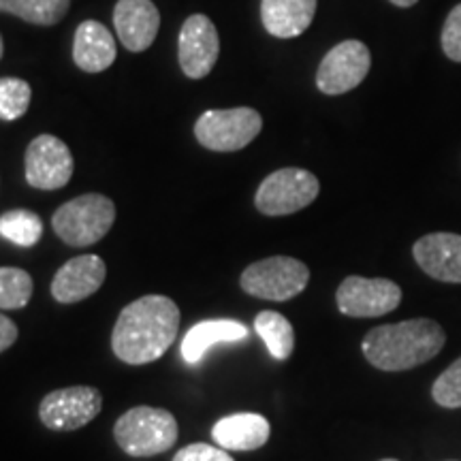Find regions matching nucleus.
<instances>
[{
	"label": "nucleus",
	"mask_w": 461,
	"mask_h": 461,
	"mask_svg": "<svg viewBox=\"0 0 461 461\" xmlns=\"http://www.w3.org/2000/svg\"><path fill=\"white\" fill-rule=\"evenodd\" d=\"M31 274L20 267H0V310H22L32 297Z\"/></svg>",
	"instance_id": "nucleus-23"
},
{
	"label": "nucleus",
	"mask_w": 461,
	"mask_h": 461,
	"mask_svg": "<svg viewBox=\"0 0 461 461\" xmlns=\"http://www.w3.org/2000/svg\"><path fill=\"white\" fill-rule=\"evenodd\" d=\"M115 50L113 34L101 22L86 20L77 26L73 39V60L86 73H103L113 65Z\"/></svg>",
	"instance_id": "nucleus-17"
},
{
	"label": "nucleus",
	"mask_w": 461,
	"mask_h": 461,
	"mask_svg": "<svg viewBox=\"0 0 461 461\" xmlns=\"http://www.w3.org/2000/svg\"><path fill=\"white\" fill-rule=\"evenodd\" d=\"M3 51H5V43H3V37H0V58H3Z\"/></svg>",
	"instance_id": "nucleus-30"
},
{
	"label": "nucleus",
	"mask_w": 461,
	"mask_h": 461,
	"mask_svg": "<svg viewBox=\"0 0 461 461\" xmlns=\"http://www.w3.org/2000/svg\"><path fill=\"white\" fill-rule=\"evenodd\" d=\"M319 193L321 184L314 173L285 167L269 173L261 182L255 194V205L265 216H288L314 203Z\"/></svg>",
	"instance_id": "nucleus-7"
},
{
	"label": "nucleus",
	"mask_w": 461,
	"mask_h": 461,
	"mask_svg": "<svg viewBox=\"0 0 461 461\" xmlns=\"http://www.w3.org/2000/svg\"><path fill=\"white\" fill-rule=\"evenodd\" d=\"M440 43L448 60L461 65V3L455 5L451 14L447 15V22L440 32Z\"/></svg>",
	"instance_id": "nucleus-26"
},
{
	"label": "nucleus",
	"mask_w": 461,
	"mask_h": 461,
	"mask_svg": "<svg viewBox=\"0 0 461 461\" xmlns=\"http://www.w3.org/2000/svg\"><path fill=\"white\" fill-rule=\"evenodd\" d=\"M383 461H397V459H383Z\"/></svg>",
	"instance_id": "nucleus-31"
},
{
	"label": "nucleus",
	"mask_w": 461,
	"mask_h": 461,
	"mask_svg": "<svg viewBox=\"0 0 461 461\" xmlns=\"http://www.w3.org/2000/svg\"><path fill=\"white\" fill-rule=\"evenodd\" d=\"M113 26L129 51H143L157 39L160 14L152 0H118L113 9Z\"/></svg>",
	"instance_id": "nucleus-15"
},
{
	"label": "nucleus",
	"mask_w": 461,
	"mask_h": 461,
	"mask_svg": "<svg viewBox=\"0 0 461 461\" xmlns=\"http://www.w3.org/2000/svg\"><path fill=\"white\" fill-rule=\"evenodd\" d=\"M107 276V265L96 255H82L67 261L51 280V295L58 303H77L95 295Z\"/></svg>",
	"instance_id": "nucleus-13"
},
{
	"label": "nucleus",
	"mask_w": 461,
	"mask_h": 461,
	"mask_svg": "<svg viewBox=\"0 0 461 461\" xmlns=\"http://www.w3.org/2000/svg\"><path fill=\"white\" fill-rule=\"evenodd\" d=\"M43 235V221L31 210H11L0 216V238L20 248H32Z\"/></svg>",
	"instance_id": "nucleus-22"
},
{
	"label": "nucleus",
	"mask_w": 461,
	"mask_h": 461,
	"mask_svg": "<svg viewBox=\"0 0 461 461\" xmlns=\"http://www.w3.org/2000/svg\"><path fill=\"white\" fill-rule=\"evenodd\" d=\"M250 336L248 327L240 321L230 319H214V321H201L194 327H190L186 336L182 339L180 353L184 361L194 366L203 359V355L212 348L214 344L224 342H241Z\"/></svg>",
	"instance_id": "nucleus-19"
},
{
	"label": "nucleus",
	"mask_w": 461,
	"mask_h": 461,
	"mask_svg": "<svg viewBox=\"0 0 461 461\" xmlns=\"http://www.w3.org/2000/svg\"><path fill=\"white\" fill-rule=\"evenodd\" d=\"M310 282L308 265L293 257H269L248 265L240 285L248 295L267 302H288L305 291Z\"/></svg>",
	"instance_id": "nucleus-6"
},
{
	"label": "nucleus",
	"mask_w": 461,
	"mask_h": 461,
	"mask_svg": "<svg viewBox=\"0 0 461 461\" xmlns=\"http://www.w3.org/2000/svg\"><path fill=\"white\" fill-rule=\"evenodd\" d=\"M339 312L353 319H376L400 305L402 288L387 278H361L348 276L336 293Z\"/></svg>",
	"instance_id": "nucleus-9"
},
{
	"label": "nucleus",
	"mask_w": 461,
	"mask_h": 461,
	"mask_svg": "<svg viewBox=\"0 0 461 461\" xmlns=\"http://www.w3.org/2000/svg\"><path fill=\"white\" fill-rule=\"evenodd\" d=\"M113 201L105 194L88 193L58 207L51 218V227L67 246L86 248L105 238L113 227Z\"/></svg>",
	"instance_id": "nucleus-4"
},
{
	"label": "nucleus",
	"mask_w": 461,
	"mask_h": 461,
	"mask_svg": "<svg viewBox=\"0 0 461 461\" xmlns=\"http://www.w3.org/2000/svg\"><path fill=\"white\" fill-rule=\"evenodd\" d=\"M32 99L31 84L17 77H0V120H20Z\"/></svg>",
	"instance_id": "nucleus-24"
},
{
	"label": "nucleus",
	"mask_w": 461,
	"mask_h": 461,
	"mask_svg": "<svg viewBox=\"0 0 461 461\" xmlns=\"http://www.w3.org/2000/svg\"><path fill=\"white\" fill-rule=\"evenodd\" d=\"M263 129V118L252 107L210 109L199 115L194 137L212 152H238L250 146Z\"/></svg>",
	"instance_id": "nucleus-5"
},
{
	"label": "nucleus",
	"mask_w": 461,
	"mask_h": 461,
	"mask_svg": "<svg viewBox=\"0 0 461 461\" xmlns=\"http://www.w3.org/2000/svg\"><path fill=\"white\" fill-rule=\"evenodd\" d=\"M272 425L263 414L238 412L218 419L212 428V438L224 451H257L267 445Z\"/></svg>",
	"instance_id": "nucleus-16"
},
{
	"label": "nucleus",
	"mask_w": 461,
	"mask_h": 461,
	"mask_svg": "<svg viewBox=\"0 0 461 461\" xmlns=\"http://www.w3.org/2000/svg\"><path fill=\"white\" fill-rule=\"evenodd\" d=\"M389 3L395 5V7H400V9H411L419 3V0H389Z\"/></svg>",
	"instance_id": "nucleus-29"
},
{
	"label": "nucleus",
	"mask_w": 461,
	"mask_h": 461,
	"mask_svg": "<svg viewBox=\"0 0 461 461\" xmlns=\"http://www.w3.org/2000/svg\"><path fill=\"white\" fill-rule=\"evenodd\" d=\"M173 461H235L230 455L221 447L205 445V442H194V445L184 447L177 451Z\"/></svg>",
	"instance_id": "nucleus-27"
},
{
	"label": "nucleus",
	"mask_w": 461,
	"mask_h": 461,
	"mask_svg": "<svg viewBox=\"0 0 461 461\" xmlns=\"http://www.w3.org/2000/svg\"><path fill=\"white\" fill-rule=\"evenodd\" d=\"M414 261L429 278L461 285V235L429 233L414 241Z\"/></svg>",
	"instance_id": "nucleus-14"
},
{
	"label": "nucleus",
	"mask_w": 461,
	"mask_h": 461,
	"mask_svg": "<svg viewBox=\"0 0 461 461\" xmlns=\"http://www.w3.org/2000/svg\"><path fill=\"white\" fill-rule=\"evenodd\" d=\"M103 395L95 387L56 389L41 400L39 419L48 429L75 431L99 417Z\"/></svg>",
	"instance_id": "nucleus-10"
},
{
	"label": "nucleus",
	"mask_w": 461,
	"mask_h": 461,
	"mask_svg": "<svg viewBox=\"0 0 461 461\" xmlns=\"http://www.w3.org/2000/svg\"><path fill=\"white\" fill-rule=\"evenodd\" d=\"M255 331L267 346L269 355L278 361H286L295 348V331H293L291 321L272 310L257 314Z\"/></svg>",
	"instance_id": "nucleus-20"
},
{
	"label": "nucleus",
	"mask_w": 461,
	"mask_h": 461,
	"mask_svg": "<svg viewBox=\"0 0 461 461\" xmlns=\"http://www.w3.org/2000/svg\"><path fill=\"white\" fill-rule=\"evenodd\" d=\"M221 54V39L214 22L203 14L190 15L177 39V60L182 73L190 79H203L216 67Z\"/></svg>",
	"instance_id": "nucleus-12"
},
{
	"label": "nucleus",
	"mask_w": 461,
	"mask_h": 461,
	"mask_svg": "<svg viewBox=\"0 0 461 461\" xmlns=\"http://www.w3.org/2000/svg\"><path fill=\"white\" fill-rule=\"evenodd\" d=\"M445 330L431 319L380 325L363 338V355L383 372L412 370L445 348Z\"/></svg>",
	"instance_id": "nucleus-2"
},
{
	"label": "nucleus",
	"mask_w": 461,
	"mask_h": 461,
	"mask_svg": "<svg viewBox=\"0 0 461 461\" xmlns=\"http://www.w3.org/2000/svg\"><path fill=\"white\" fill-rule=\"evenodd\" d=\"M319 0H261L263 28L272 37L293 39L308 31Z\"/></svg>",
	"instance_id": "nucleus-18"
},
{
	"label": "nucleus",
	"mask_w": 461,
	"mask_h": 461,
	"mask_svg": "<svg viewBox=\"0 0 461 461\" xmlns=\"http://www.w3.org/2000/svg\"><path fill=\"white\" fill-rule=\"evenodd\" d=\"M431 395L442 408H461V357L436 378Z\"/></svg>",
	"instance_id": "nucleus-25"
},
{
	"label": "nucleus",
	"mask_w": 461,
	"mask_h": 461,
	"mask_svg": "<svg viewBox=\"0 0 461 461\" xmlns=\"http://www.w3.org/2000/svg\"><path fill=\"white\" fill-rule=\"evenodd\" d=\"M71 0H0V14L17 15L34 26H54L67 15Z\"/></svg>",
	"instance_id": "nucleus-21"
},
{
	"label": "nucleus",
	"mask_w": 461,
	"mask_h": 461,
	"mask_svg": "<svg viewBox=\"0 0 461 461\" xmlns=\"http://www.w3.org/2000/svg\"><path fill=\"white\" fill-rule=\"evenodd\" d=\"M177 420L165 408L135 406L115 420L113 436L131 457H154L177 442Z\"/></svg>",
	"instance_id": "nucleus-3"
},
{
	"label": "nucleus",
	"mask_w": 461,
	"mask_h": 461,
	"mask_svg": "<svg viewBox=\"0 0 461 461\" xmlns=\"http://www.w3.org/2000/svg\"><path fill=\"white\" fill-rule=\"evenodd\" d=\"M26 182L39 190H58L73 177V154L62 140L54 135H39L31 141L24 157Z\"/></svg>",
	"instance_id": "nucleus-11"
},
{
	"label": "nucleus",
	"mask_w": 461,
	"mask_h": 461,
	"mask_svg": "<svg viewBox=\"0 0 461 461\" xmlns=\"http://www.w3.org/2000/svg\"><path fill=\"white\" fill-rule=\"evenodd\" d=\"M372 67V54L366 43L348 39L327 51L316 71V86L322 95L338 96L355 90L367 77Z\"/></svg>",
	"instance_id": "nucleus-8"
},
{
	"label": "nucleus",
	"mask_w": 461,
	"mask_h": 461,
	"mask_svg": "<svg viewBox=\"0 0 461 461\" xmlns=\"http://www.w3.org/2000/svg\"><path fill=\"white\" fill-rule=\"evenodd\" d=\"M17 339V325L5 314H0V353L11 348Z\"/></svg>",
	"instance_id": "nucleus-28"
},
{
	"label": "nucleus",
	"mask_w": 461,
	"mask_h": 461,
	"mask_svg": "<svg viewBox=\"0 0 461 461\" xmlns=\"http://www.w3.org/2000/svg\"><path fill=\"white\" fill-rule=\"evenodd\" d=\"M180 331V308L165 295H146L126 305L113 325L112 348L120 361L146 366L163 357Z\"/></svg>",
	"instance_id": "nucleus-1"
}]
</instances>
